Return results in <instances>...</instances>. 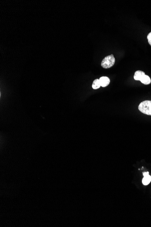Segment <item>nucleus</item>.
<instances>
[{
    "instance_id": "nucleus-1",
    "label": "nucleus",
    "mask_w": 151,
    "mask_h": 227,
    "mask_svg": "<svg viewBox=\"0 0 151 227\" xmlns=\"http://www.w3.org/2000/svg\"><path fill=\"white\" fill-rule=\"evenodd\" d=\"M138 109L145 114L151 116V101L142 102L138 106Z\"/></svg>"
},
{
    "instance_id": "nucleus-2",
    "label": "nucleus",
    "mask_w": 151,
    "mask_h": 227,
    "mask_svg": "<svg viewBox=\"0 0 151 227\" xmlns=\"http://www.w3.org/2000/svg\"><path fill=\"white\" fill-rule=\"evenodd\" d=\"M115 59L113 54L105 57L101 62V66L103 68H109L114 65Z\"/></svg>"
},
{
    "instance_id": "nucleus-3",
    "label": "nucleus",
    "mask_w": 151,
    "mask_h": 227,
    "mask_svg": "<svg viewBox=\"0 0 151 227\" xmlns=\"http://www.w3.org/2000/svg\"><path fill=\"white\" fill-rule=\"evenodd\" d=\"M99 80L100 82V85L102 87L107 86L109 85L110 81V78L105 76L101 77L99 79Z\"/></svg>"
},
{
    "instance_id": "nucleus-4",
    "label": "nucleus",
    "mask_w": 151,
    "mask_h": 227,
    "mask_svg": "<svg viewBox=\"0 0 151 227\" xmlns=\"http://www.w3.org/2000/svg\"><path fill=\"white\" fill-rule=\"evenodd\" d=\"M145 75V73L142 71H137L135 72V73H134V79L135 80L140 81L141 78Z\"/></svg>"
},
{
    "instance_id": "nucleus-5",
    "label": "nucleus",
    "mask_w": 151,
    "mask_h": 227,
    "mask_svg": "<svg viewBox=\"0 0 151 227\" xmlns=\"http://www.w3.org/2000/svg\"><path fill=\"white\" fill-rule=\"evenodd\" d=\"M140 81L142 83L145 85H149L151 82V78L148 75H146L143 76Z\"/></svg>"
},
{
    "instance_id": "nucleus-6",
    "label": "nucleus",
    "mask_w": 151,
    "mask_h": 227,
    "mask_svg": "<svg viewBox=\"0 0 151 227\" xmlns=\"http://www.w3.org/2000/svg\"><path fill=\"white\" fill-rule=\"evenodd\" d=\"M151 181V176L150 175L145 176L142 180V183L145 185H148Z\"/></svg>"
},
{
    "instance_id": "nucleus-7",
    "label": "nucleus",
    "mask_w": 151,
    "mask_h": 227,
    "mask_svg": "<svg viewBox=\"0 0 151 227\" xmlns=\"http://www.w3.org/2000/svg\"><path fill=\"white\" fill-rule=\"evenodd\" d=\"M100 86L101 85H100V82L99 80V79H96L93 81L92 87L94 90H97L100 88Z\"/></svg>"
},
{
    "instance_id": "nucleus-8",
    "label": "nucleus",
    "mask_w": 151,
    "mask_h": 227,
    "mask_svg": "<svg viewBox=\"0 0 151 227\" xmlns=\"http://www.w3.org/2000/svg\"><path fill=\"white\" fill-rule=\"evenodd\" d=\"M147 40H148V43L151 46V32L148 34L147 36Z\"/></svg>"
},
{
    "instance_id": "nucleus-9",
    "label": "nucleus",
    "mask_w": 151,
    "mask_h": 227,
    "mask_svg": "<svg viewBox=\"0 0 151 227\" xmlns=\"http://www.w3.org/2000/svg\"><path fill=\"white\" fill-rule=\"evenodd\" d=\"M143 176H147V175H149V172H143Z\"/></svg>"
}]
</instances>
